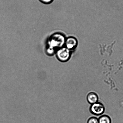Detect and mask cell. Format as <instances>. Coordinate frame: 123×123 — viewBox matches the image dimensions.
<instances>
[{
  "label": "cell",
  "instance_id": "6da1fadb",
  "mask_svg": "<svg viewBox=\"0 0 123 123\" xmlns=\"http://www.w3.org/2000/svg\"><path fill=\"white\" fill-rule=\"evenodd\" d=\"M66 37L60 32L52 34L48 39L46 48V52L49 56L55 54L57 50L64 47Z\"/></svg>",
  "mask_w": 123,
  "mask_h": 123
},
{
  "label": "cell",
  "instance_id": "7a4b0ae2",
  "mask_svg": "<svg viewBox=\"0 0 123 123\" xmlns=\"http://www.w3.org/2000/svg\"><path fill=\"white\" fill-rule=\"evenodd\" d=\"M72 53V52L64 46L57 50L55 54L58 61L62 62H65L70 59Z\"/></svg>",
  "mask_w": 123,
  "mask_h": 123
},
{
  "label": "cell",
  "instance_id": "3957f363",
  "mask_svg": "<svg viewBox=\"0 0 123 123\" xmlns=\"http://www.w3.org/2000/svg\"><path fill=\"white\" fill-rule=\"evenodd\" d=\"M89 110L92 114L96 116L101 115L105 112V107L102 103L98 102L91 105Z\"/></svg>",
  "mask_w": 123,
  "mask_h": 123
},
{
  "label": "cell",
  "instance_id": "277c9868",
  "mask_svg": "<svg viewBox=\"0 0 123 123\" xmlns=\"http://www.w3.org/2000/svg\"><path fill=\"white\" fill-rule=\"evenodd\" d=\"M78 44V41L75 37L69 36L66 37L64 46L73 52L77 48Z\"/></svg>",
  "mask_w": 123,
  "mask_h": 123
},
{
  "label": "cell",
  "instance_id": "5b68a950",
  "mask_svg": "<svg viewBox=\"0 0 123 123\" xmlns=\"http://www.w3.org/2000/svg\"><path fill=\"white\" fill-rule=\"evenodd\" d=\"M87 100L89 103L93 104L98 102V97L96 93L92 92L88 94Z\"/></svg>",
  "mask_w": 123,
  "mask_h": 123
},
{
  "label": "cell",
  "instance_id": "8992f818",
  "mask_svg": "<svg viewBox=\"0 0 123 123\" xmlns=\"http://www.w3.org/2000/svg\"><path fill=\"white\" fill-rule=\"evenodd\" d=\"M99 123H111V119L107 115L101 116L98 119Z\"/></svg>",
  "mask_w": 123,
  "mask_h": 123
},
{
  "label": "cell",
  "instance_id": "52a82bcc",
  "mask_svg": "<svg viewBox=\"0 0 123 123\" xmlns=\"http://www.w3.org/2000/svg\"><path fill=\"white\" fill-rule=\"evenodd\" d=\"M87 123H99L98 119L96 117H91L88 119Z\"/></svg>",
  "mask_w": 123,
  "mask_h": 123
},
{
  "label": "cell",
  "instance_id": "ba28073f",
  "mask_svg": "<svg viewBox=\"0 0 123 123\" xmlns=\"http://www.w3.org/2000/svg\"><path fill=\"white\" fill-rule=\"evenodd\" d=\"M42 3L45 4H49L52 3L53 0H39Z\"/></svg>",
  "mask_w": 123,
  "mask_h": 123
}]
</instances>
